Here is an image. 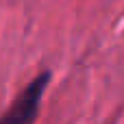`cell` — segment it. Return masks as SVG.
<instances>
[{
    "instance_id": "1",
    "label": "cell",
    "mask_w": 124,
    "mask_h": 124,
    "mask_svg": "<svg viewBox=\"0 0 124 124\" xmlns=\"http://www.w3.org/2000/svg\"><path fill=\"white\" fill-rule=\"evenodd\" d=\"M48 81H50L48 72H41L39 76H35L22 89V94L11 102V107L0 116V124H35Z\"/></svg>"
}]
</instances>
